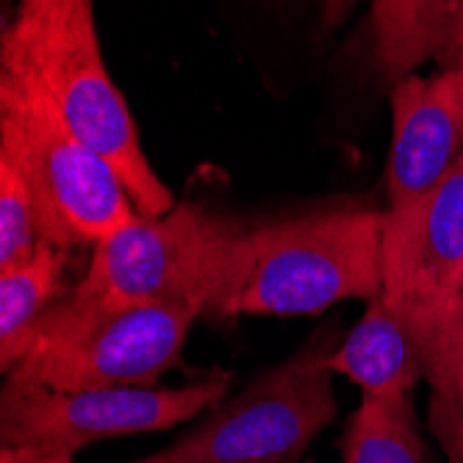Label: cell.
Returning <instances> with one entry per match:
<instances>
[{"mask_svg":"<svg viewBox=\"0 0 463 463\" xmlns=\"http://www.w3.org/2000/svg\"><path fill=\"white\" fill-rule=\"evenodd\" d=\"M383 214L335 208L239 228L212 317H303L383 294Z\"/></svg>","mask_w":463,"mask_h":463,"instance_id":"cell-1","label":"cell"},{"mask_svg":"<svg viewBox=\"0 0 463 463\" xmlns=\"http://www.w3.org/2000/svg\"><path fill=\"white\" fill-rule=\"evenodd\" d=\"M0 61L28 70L42 83L70 131L111 164L142 217L175 208L173 192L142 150L128 100L106 70L92 0H75L48 20H14L4 31Z\"/></svg>","mask_w":463,"mask_h":463,"instance_id":"cell-2","label":"cell"},{"mask_svg":"<svg viewBox=\"0 0 463 463\" xmlns=\"http://www.w3.org/2000/svg\"><path fill=\"white\" fill-rule=\"evenodd\" d=\"M0 150L28 181L39 239L64 250L98 244L142 214L111 164L83 145L42 83L0 61Z\"/></svg>","mask_w":463,"mask_h":463,"instance_id":"cell-3","label":"cell"},{"mask_svg":"<svg viewBox=\"0 0 463 463\" xmlns=\"http://www.w3.org/2000/svg\"><path fill=\"white\" fill-rule=\"evenodd\" d=\"M197 317L194 306H122L70 288L39 319L9 377L59 392L158 386Z\"/></svg>","mask_w":463,"mask_h":463,"instance_id":"cell-4","label":"cell"},{"mask_svg":"<svg viewBox=\"0 0 463 463\" xmlns=\"http://www.w3.org/2000/svg\"><path fill=\"white\" fill-rule=\"evenodd\" d=\"M383 298L402 317L430 389L463 377V156L405 212H383Z\"/></svg>","mask_w":463,"mask_h":463,"instance_id":"cell-5","label":"cell"},{"mask_svg":"<svg viewBox=\"0 0 463 463\" xmlns=\"http://www.w3.org/2000/svg\"><path fill=\"white\" fill-rule=\"evenodd\" d=\"M342 335L319 330L244 392L220 400L170 447L134 463H294L333 422L330 353Z\"/></svg>","mask_w":463,"mask_h":463,"instance_id":"cell-6","label":"cell"},{"mask_svg":"<svg viewBox=\"0 0 463 463\" xmlns=\"http://www.w3.org/2000/svg\"><path fill=\"white\" fill-rule=\"evenodd\" d=\"M236 225L197 203L139 217L92 244V261L72 286L83 298L122 306H194L212 314Z\"/></svg>","mask_w":463,"mask_h":463,"instance_id":"cell-7","label":"cell"},{"mask_svg":"<svg viewBox=\"0 0 463 463\" xmlns=\"http://www.w3.org/2000/svg\"><path fill=\"white\" fill-rule=\"evenodd\" d=\"M233 374L217 369L186 386H122L59 392L6 377L0 441L75 455L80 447L178 428L225 400Z\"/></svg>","mask_w":463,"mask_h":463,"instance_id":"cell-8","label":"cell"},{"mask_svg":"<svg viewBox=\"0 0 463 463\" xmlns=\"http://www.w3.org/2000/svg\"><path fill=\"white\" fill-rule=\"evenodd\" d=\"M389 212L430 194L463 156V83L452 70L405 75L392 90Z\"/></svg>","mask_w":463,"mask_h":463,"instance_id":"cell-9","label":"cell"},{"mask_svg":"<svg viewBox=\"0 0 463 463\" xmlns=\"http://www.w3.org/2000/svg\"><path fill=\"white\" fill-rule=\"evenodd\" d=\"M327 366L372 397L413 394L425 377V361L413 333L383 294L366 303L364 317L339 339Z\"/></svg>","mask_w":463,"mask_h":463,"instance_id":"cell-10","label":"cell"},{"mask_svg":"<svg viewBox=\"0 0 463 463\" xmlns=\"http://www.w3.org/2000/svg\"><path fill=\"white\" fill-rule=\"evenodd\" d=\"M463 45V0H374L372 59L394 83Z\"/></svg>","mask_w":463,"mask_h":463,"instance_id":"cell-11","label":"cell"},{"mask_svg":"<svg viewBox=\"0 0 463 463\" xmlns=\"http://www.w3.org/2000/svg\"><path fill=\"white\" fill-rule=\"evenodd\" d=\"M67 250L42 239L28 259L0 269V366L9 374L25 355L39 319L61 298Z\"/></svg>","mask_w":463,"mask_h":463,"instance_id":"cell-12","label":"cell"},{"mask_svg":"<svg viewBox=\"0 0 463 463\" xmlns=\"http://www.w3.org/2000/svg\"><path fill=\"white\" fill-rule=\"evenodd\" d=\"M342 452L345 463H439L419 436L411 394H361Z\"/></svg>","mask_w":463,"mask_h":463,"instance_id":"cell-13","label":"cell"},{"mask_svg":"<svg viewBox=\"0 0 463 463\" xmlns=\"http://www.w3.org/2000/svg\"><path fill=\"white\" fill-rule=\"evenodd\" d=\"M39 241L28 181L20 164L0 150V269L28 259Z\"/></svg>","mask_w":463,"mask_h":463,"instance_id":"cell-14","label":"cell"},{"mask_svg":"<svg viewBox=\"0 0 463 463\" xmlns=\"http://www.w3.org/2000/svg\"><path fill=\"white\" fill-rule=\"evenodd\" d=\"M430 430L447 463H463V377L430 394Z\"/></svg>","mask_w":463,"mask_h":463,"instance_id":"cell-15","label":"cell"},{"mask_svg":"<svg viewBox=\"0 0 463 463\" xmlns=\"http://www.w3.org/2000/svg\"><path fill=\"white\" fill-rule=\"evenodd\" d=\"M0 463H72V455L39 447H0Z\"/></svg>","mask_w":463,"mask_h":463,"instance_id":"cell-16","label":"cell"},{"mask_svg":"<svg viewBox=\"0 0 463 463\" xmlns=\"http://www.w3.org/2000/svg\"><path fill=\"white\" fill-rule=\"evenodd\" d=\"M72 4H75V0H20L14 20H25V23L48 20V17H56L61 12H67Z\"/></svg>","mask_w":463,"mask_h":463,"instance_id":"cell-17","label":"cell"},{"mask_svg":"<svg viewBox=\"0 0 463 463\" xmlns=\"http://www.w3.org/2000/svg\"><path fill=\"white\" fill-rule=\"evenodd\" d=\"M358 0H322V14H325V25H335L339 23ZM374 4V0H372Z\"/></svg>","mask_w":463,"mask_h":463,"instance_id":"cell-18","label":"cell"},{"mask_svg":"<svg viewBox=\"0 0 463 463\" xmlns=\"http://www.w3.org/2000/svg\"><path fill=\"white\" fill-rule=\"evenodd\" d=\"M439 70H452V72L460 78V83H463V45H460V48H458V51H455V53H452V56H449Z\"/></svg>","mask_w":463,"mask_h":463,"instance_id":"cell-19","label":"cell"}]
</instances>
